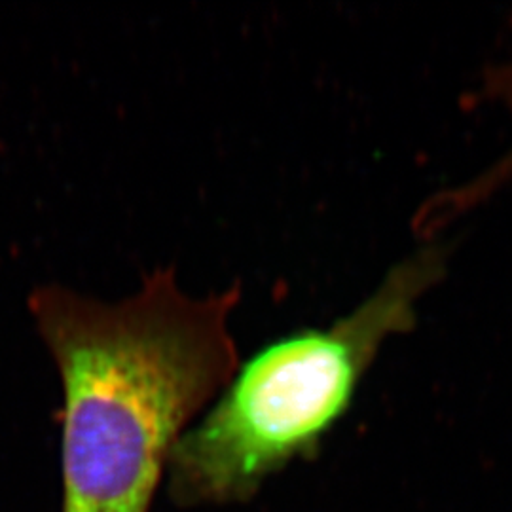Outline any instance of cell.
Masks as SVG:
<instances>
[{"instance_id": "obj_3", "label": "cell", "mask_w": 512, "mask_h": 512, "mask_svg": "<svg viewBox=\"0 0 512 512\" xmlns=\"http://www.w3.org/2000/svg\"><path fill=\"white\" fill-rule=\"evenodd\" d=\"M478 95L484 101L488 99L501 103L503 107L512 110V61L490 67L482 76ZM509 181H512V148L490 169L478 173L473 181L461 184L454 190H446L425 203L414 222L416 232L423 238H431L448 222L492 198Z\"/></svg>"}, {"instance_id": "obj_1", "label": "cell", "mask_w": 512, "mask_h": 512, "mask_svg": "<svg viewBox=\"0 0 512 512\" xmlns=\"http://www.w3.org/2000/svg\"><path fill=\"white\" fill-rule=\"evenodd\" d=\"M239 298L184 293L167 268L116 304L31 293L63 385V512H148L177 440L238 368Z\"/></svg>"}, {"instance_id": "obj_2", "label": "cell", "mask_w": 512, "mask_h": 512, "mask_svg": "<svg viewBox=\"0 0 512 512\" xmlns=\"http://www.w3.org/2000/svg\"><path fill=\"white\" fill-rule=\"evenodd\" d=\"M444 272L446 249L421 245L329 327L289 332L239 361L169 456L171 499L181 507L243 505L287 467L319 456L380 351L416 327L421 300Z\"/></svg>"}]
</instances>
